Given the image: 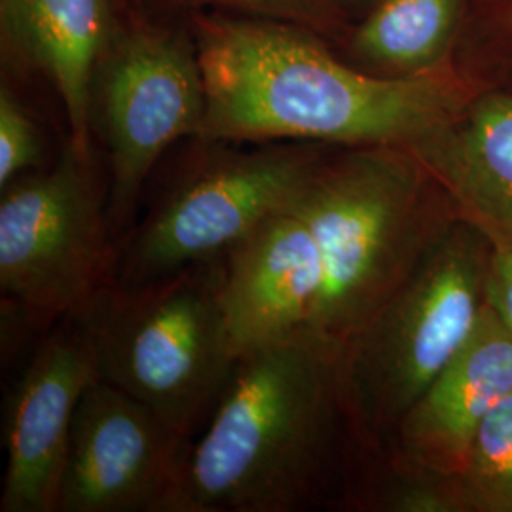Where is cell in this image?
Listing matches in <instances>:
<instances>
[{"instance_id":"obj_1","label":"cell","mask_w":512,"mask_h":512,"mask_svg":"<svg viewBox=\"0 0 512 512\" xmlns=\"http://www.w3.org/2000/svg\"><path fill=\"white\" fill-rule=\"evenodd\" d=\"M194 42L207 97L203 141L412 148L465 107L448 74L365 73L291 23L198 14Z\"/></svg>"},{"instance_id":"obj_2","label":"cell","mask_w":512,"mask_h":512,"mask_svg":"<svg viewBox=\"0 0 512 512\" xmlns=\"http://www.w3.org/2000/svg\"><path fill=\"white\" fill-rule=\"evenodd\" d=\"M344 435L353 437V429L340 348L302 330L249 349L192 440L179 512H302L327 505Z\"/></svg>"},{"instance_id":"obj_3","label":"cell","mask_w":512,"mask_h":512,"mask_svg":"<svg viewBox=\"0 0 512 512\" xmlns=\"http://www.w3.org/2000/svg\"><path fill=\"white\" fill-rule=\"evenodd\" d=\"M330 148L306 173L300 198L323 272L308 330L342 349L401 287L448 220L431 171L410 148Z\"/></svg>"},{"instance_id":"obj_4","label":"cell","mask_w":512,"mask_h":512,"mask_svg":"<svg viewBox=\"0 0 512 512\" xmlns=\"http://www.w3.org/2000/svg\"><path fill=\"white\" fill-rule=\"evenodd\" d=\"M492 243L475 224L448 222L376 315L340 349L353 437L372 450L475 332L488 300Z\"/></svg>"},{"instance_id":"obj_5","label":"cell","mask_w":512,"mask_h":512,"mask_svg":"<svg viewBox=\"0 0 512 512\" xmlns=\"http://www.w3.org/2000/svg\"><path fill=\"white\" fill-rule=\"evenodd\" d=\"M224 256L137 289L110 287L78 317L99 378L188 442L238 361L222 300Z\"/></svg>"},{"instance_id":"obj_6","label":"cell","mask_w":512,"mask_h":512,"mask_svg":"<svg viewBox=\"0 0 512 512\" xmlns=\"http://www.w3.org/2000/svg\"><path fill=\"white\" fill-rule=\"evenodd\" d=\"M107 196L92 160L69 143L54 167L25 173L2 190L0 291L27 329L46 334L114 287Z\"/></svg>"},{"instance_id":"obj_7","label":"cell","mask_w":512,"mask_h":512,"mask_svg":"<svg viewBox=\"0 0 512 512\" xmlns=\"http://www.w3.org/2000/svg\"><path fill=\"white\" fill-rule=\"evenodd\" d=\"M198 160L167 184L116 239L114 287L129 291L228 255L285 202L329 145L207 141Z\"/></svg>"},{"instance_id":"obj_8","label":"cell","mask_w":512,"mask_h":512,"mask_svg":"<svg viewBox=\"0 0 512 512\" xmlns=\"http://www.w3.org/2000/svg\"><path fill=\"white\" fill-rule=\"evenodd\" d=\"M205 82L198 48L175 31L135 25L116 33L93 74L90 120L109 158L107 219L114 241L137 217L165 152L202 137Z\"/></svg>"},{"instance_id":"obj_9","label":"cell","mask_w":512,"mask_h":512,"mask_svg":"<svg viewBox=\"0 0 512 512\" xmlns=\"http://www.w3.org/2000/svg\"><path fill=\"white\" fill-rule=\"evenodd\" d=\"M190 446L97 376L74 412L57 512H179Z\"/></svg>"},{"instance_id":"obj_10","label":"cell","mask_w":512,"mask_h":512,"mask_svg":"<svg viewBox=\"0 0 512 512\" xmlns=\"http://www.w3.org/2000/svg\"><path fill=\"white\" fill-rule=\"evenodd\" d=\"M97 376L78 317L44 334L6 401L0 512H57L74 412Z\"/></svg>"},{"instance_id":"obj_11","label":"cell","mask_w":512,"mask_h":512,"mask_svg":"<svg viewBox=\"0 0 512 512\" xmlns=\"http://www.w3.org/2000/svg\"><path fill=\"white\" fill-rule=\"evenodd\" d=\"M300 184L224 256L222 300L238 357L310 327L323 272Z\"/></svg>"},{"instance_id":"obj_12","label":"cell","mask_w":512,"mask_h":512,"mask_svg":"<svg viewBox=\"0 0 512 512\" xmlns=\"http://www.w3.org/2000/svg\"><path fill=\"white\" fill-rule=\"evenodd\" d=\"M511 393L512 334L488 298L475 332L404 414L387 450L454 478L480 423Z\"/></svg>"},{"instance_id":"obj_13","label":"cell","mask_w":512,"mask_h":512,"mask_svg":"<svg viewBox=\"0 0 512 512\" xmlns=\"http://www.w3.org/2000/svg\"><path fill=\"white\" fill-rule=\"evenodd\" d=\"M4 52L54 88L69 124V145L92 160L93 74L116 35L110 0H0Z\"/></svg>"},{"instance_id":"obj_14","label":"cell","mask_w":512,"mask_h":512,"mask_svg":"<svg viewBox=\"0 0 512 512\" xmlns=\"http://www.w3.org/2000/svg\"><path fill=\"white\" fill-rule=\"evenodd\" d=\"M490 243L512 245V97L478 101L410 148Z\"/></svg>"},{"instance_id":"obj_15","label":"cell","mask_w":512,"mask_h":512,"mask_svg":"<svg viewBox=\"0 0 512 512\" xmlns=\"http://www.w3.org/2000/svg\"><path fill=\"white\" fill-rule=\"evenodd\" d=\"M459 0H382L351 38V52L380 76L435 73Z\"/></svg>"},{"instance_id":"obj_16","label":"cell","mask_w":512,"mask_h":512,"mask_svg":"<svg viewBox=\"0 0 512 512\" xmlns=\"http://www.w3.org/2000/svg\"><path fill=\"white\" fill-rule=\"evenodd\" d=\"M452 484L458 511L512 512V393L476 429Z\"/></svg>"},{"instance_id":"obj_17","label":"cell","mask_w":512,"mask_h":512,"mask_svg":"<svg viewBox=\"0 0 512 512\" xmlns=\"http://www.w3.org/2000/svg\"><path fill=\"white\" fill-rule=\"evenodd\" d=\"M42 162L37 124L14 92L0 90V190Z\"/></svg>"},{"instance_id":"obj_18","label":"cell","mask_w":512,"mask_h":512,"mask_svg":"<svg viewBox=\"0 0 512 512\" xmlns=\"http://www.w3.org/2000/svg\"><path fill=\"white\" fill-rule=\"evenodd\" d=\"M160 2L175 8L215 6L222 10L251 14L253 18L291 23L310 31L327 25L332 12L330 0H160Z\"/></svg>"},{"instance_id":"obj_19","label":"cell","mask_w":512,"mask_h":512,"mask_svg":"<svg viewBox=\"0 0 512 512\" xmlns=\"http://www.w3.org/2000/svg\"><path fill=\"white\" fill-rule=\"evenodd\" d=\"M488 298L512 334V245L492 243Z\"/></svg>"},{"instance_id":"obj_20","label":"cell","mask_w":512,"mask_h":512,"mask_svg":"<svg viewBox=\"0 0 512 512\" xmlns=\"http://www.w3.org/2000/svg\"><path fill=\"white\" fill-rule=\"evenodd\" d=\"M330 2H332V6H334L336 2H342V0H330ZM344 2H348V0H344Z\"/></svg>"}]
</instances>
